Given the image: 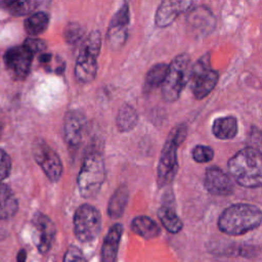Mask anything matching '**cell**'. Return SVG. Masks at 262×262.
I'll list each match as a JSON object with an SVG mask.
<instances>
[{
	"mask_svg": "<svg viewBox=\"0 0 262 262\" xmlns=\"http://www.w3.org/2000/svg\"><path fill=\"white\" fill-rule=\"evenodd\" d=\"M101 214L89 204L79 206L74 214V233L81 243H91L99 235L101 230Z\"/></svg>",
	"mask_w": 262,
	"mask_h": 262,
	"instance_id": "cell-8",
	"label": "cell"
},
{
	"mask_svg": "<svg viewBox=\"0 0 262 262\" xmlns=\"http://www.w3.org/2000/svg\"><path fill=\"white\" fill-rule=\"evenodd\" d=\"M129 201V189L126 185L119 186L112 194L107 205V215L112 219H118L123 214Z\"/></svg>",
	"mask_w": 262,
	"mask_h": 262,
	"instance_id": "cell-20",
	"label": "cell"
},
{
	"mask_svg": "<svg viewBox=\"0 0 262 262\" xmlns=\"http://www.w3.org/2000/svg\"><path fill=\"white\" fill-rule=\"evenodd\" d=\"M190 58L187 53L178 54L168 66L162 83V95L165 101L174 102L182 93L190 72Z\"/></svg>",
	"mask_w": 262,
	"mask_h": 262,
	"instance_id": "cell-6",
	"label": "cell"
},
{
	"mask_svg": "<svg viewBox=\"0 0 262 262\" xmlns=\"http://www.w3.org/2000/svg\"><path fill=\"white\" fill-rule=\"evenodd\" d=\"M63 262H87V260L78 247L71 246L64 253Z\"/></svg>",
	"mask_w": 262,
	"mask_h": 262,
	"instance_id": "cell-29",
	"label": "cell"
},
{
	"mask_svg": "<svg viewBox=\"0 0 262 262\" xmlns=\"http://www.w3.org/2000/svg\"><path fill=\"white\" fill-rule=\"evenodd\" d=\"M49 24V16L44 11L31 14L25 20V30L31 36H37L46 31Z\"/></svg>",
	"mask_w": 262,
	"mask_h": 262,
	"instance_id": "cell-23",
	"label": "cell"
},
{
	"mask_svg": "<svg viewBox=\"0 0 262 262\" xmlns=\"http://www.w3.org/2000/svg\"><path fill=\"white\" fill-rule=\"evenodd\" d=\"M85 33L84 27L79 23H70L67 25L63 31V38L64 41L70 45L77 44L82 38Z\"/></svg>",
	"mask_w": 262,
	"mask_h": 262,
	"instance_id": "cell-27",
	"label": "cell"
},
{
	"mask_svg": "<svg viewBox=\"0 0 262 262\" xmlns=\"http://www.w3.org/2000/svg\"><path fill=\"white\" fill-rule=\"evenodd\" d=\"M10 171L11 160L4 150L0 149V182L10 174Z\"/></svg>",
	"mask_w": 262,
	"mask_h": 262,
	"instance_id": "cell-30",
	"label": "cell"
},
{
	"mask_svg": "<svg viewBox=\"0 0 262 262\" xmlns=\"http://www.w3.org/2000/svg\"><path fill=\"white\" fill-rule=\"evenodd\" d=\"M18 208V203L11 189L0 182V220L12 217Z\"/></svg>",
	"mask_w": 262,
	"mask_h": 262,
	"instance_id": "cell-21",
	"label": "cell"
},
{
	"mask_svg": "<svg viewBox=\"0 0 262 262\" xmlns=\"http://www.w3.org/2000/svg\"><path fill=\"white\" fill-rule=\"evenodd\" d=\"M39 61L46 68L47 71L55 74H62L66 69V63L59 56H54L51 53H42Z\"/></svg>",
	"mask_w": 262,
	"mask_h": 262,
	"instance_id": "cell-26",
	"label": "cell"
},
{
	"mask_svg": "<svg viewBox=\"0 0 262 262\" xmlns=\"http://www.w3.org/2000/svg\"><path fill=\"white\" fill-rule=\"evenodd\" d=\"M17 262H26V252L25 251H20L18 254V258H17Z\"/></svg>",
	"mask_w": 262,
	"mask_h": 262,
	"instance_id": "cell-31",
	"label": "cell"
},
{
	"mask_svg": "<svg viewBox=\"0 0 262 262\" xmlns=\"http://www.w3.org/2000/svg\"><path fill=\"white\" fill-rule=\"evenodd\" d=\"M32 152L35 161L41 167L47 178L51 182H57L63 171L62 162L57 152L42 138L34 141Z\"/></svg>",
	"mask_w": 262,
	"mask_h": 262,
	"instance_id": "cell-9",
	"label": "cell"
},
{
	"mask_svg": "<svg viewBox=\"0 0 262 262\" xmlns=\"http://www.w3.org/2000/svg\"><path fill=\"white\" fill-rule=\"evenodd\" d=\"M129 23V5L128 3H124L112 17L107 29L106 39L112 49H119L125 44L128 37Z\"/></svg>",
	"mask_w": 262,
	"mask_h": 262,
	"instance_id": "cell-11",
	"label": "cell"
},
{
	"mask_svg": "<svg viewBox=\"0 0 262 262\" xmlns=\"http://www.w3.org/2000/svg\"><path fill=\"white\" fill-rule=\"evenodd\" d=\"M105 166L102 156L96 151H89L83 159L77 178L80 194L85 199H93L100 190L105 180Z\"/></svg>",
	"mask_w": 262,
	"mask_h": 262,
	"instance_id": "cell-4",
	"label": "cell"
},
{
	"mask_svg": "<svg viewBox=\"0 0 262 262\" xmlns=\"http://www.w3.org/2000/svg\"><path fill=\"white\" fill-rule=\"evenodd\" d=\"M168 64L161 62L152 66L148 72L146 73L145 79H144V90L149 92L152 91L155 88L162 85L163 80L165 78L166 72H167Z\"/></svg>",
	"mask_w": 262,
	"mask_h": 262,
	"instance_id": "cell-24",
	"label": "cell"
},
{
	"mask_svg": "<svg viewBox=\"0 0 262 262\" xmlns=\"http://www.w3.org/2000/svg\"><path fill=\"white\" fill-rule=\"evenodd\" d=\"M34 51L26 44L9 48L4 54V62L15 79H25L31 70Z\"/></svg>",
	"mask_w": 262,
	"mask_h": 262,
	"instance_id": "cell-10",
	"label": "cell"
},
{
	"mask_svg": "<svg viewBox=\"0 0 262 262\" xmlns=\"http://www.w3.org/2000/svg\"><path fill=\"white\" fill-rule=\"evenodd\" d=\"M262 219L261 210L251 204H233L219 216L218 227L228 235H242L257 228Z\"/></svg>",
	"mask_w": 262,
	"mask_h": 262,
	"instance_id": "cell-2",
	"label": "cell"
},
{
	"mask_svg": "<svg viewBox=\"0 0 262 262\" xmlns=\"http://www.w3.org/2000/svg\"><path fill=\"white\" fill-rule=\"evenodd\" d=\"M5 8L13 15H26L34 11L39 2L37 1H8L3 3Z\"/></svg>",
	"mask_w": 262,
	"mask_h": 262,
	"instance_id": "cell-25",
	"label": "cell"
},
{
	"mask_svg": "<svg viewBox=\"0 0 262 262\" xmlns=\"http://www.w3.org/2000/svg\"><path fill=\"white\" fill-rule=\"evenodd\" d=\"M87 128V120L80 110H71L64 116L63 135L69 147L78 148L83 141Z\"/></svg>",
	"mask_w": 262,
	"mask_h": 262,
	"instance_id": "cell-12",
	"label": "cell"
},
{
	"mask_svg": "<svg viewBox=\"0 0 262 262\" xmlns=\"http://www.w3.org/2000/svg\"><path fill=\"white\" fill-rule=\"evenodd\" d=\"M1 132H2V125L0 124V136H1Z\"/></svg>",
	"mask_w": 262,
	"mask_h": 262,
	"instance_id": "cell-32",
	"label": "cell"
},
{
	"mask_svg": "<svg viewBox=\"0 0 262 262\" xmlns=\"http://www.w3.org/2000/svg\"><path fill=\"white\" fill-rule=\"evenodd\" d=\"M238 131L237 120L233 116L220 117L214 120L212 132L214 136L221 140H229L236 136Z\"/></svg>",
	"mask_w": 262,
	"mask_h": 262,
	"instance_id": "cell-17",
	"label": "cell"
},
{
	"mask_svg": "<svg viewBox=\"0 0 262 262\" xmlns=\"http://www.w3.org/2000/svg\"><path fill=\"white\" fill-rule=\"evenodd\" d=\"M227 167L230 175L241 186L248 188L261 186L262 160L259 149L244 147L228 160Z\"/></svg>",
	"mask_w": 262,
	"mask_h": 262,
	"instance_id": "cell-1",
	"label": "cell"
},
{
	"mask_svg": "<svg viewBox=\"0 0 262 262\" xmlns=\"http://www.w3.org/2000/svg\"><path fill=\"white\" fill-rule=\"evenodd\" d=\"M122 234L123 225L121 223L112 225L102 243L101 262H116Z\"/></svg>",
	"mask_w": 262,
	"mask_h": 262,
	"instance_id": "cell-16",
	"label": "cell"
},
{
	"mask_svg": "<svg viewBox=\"0 0 262 262\" xmlns=\"http://www.w3.org/2000/svg\"><path fill=\"white\" fill-rule=\"evenodd\" d=\"M191 156L196 163H209L214 158V150L211 146L199 144L193 147Z\"/></svg>",
	"mask_w": 262,
	"mask_h": 262,
	"instance_id": "cell-28",
	"label": "cell"
},
{
	"mask_svg": "<svg viewBox=\"0 0 262 262\" xmlns=\"http://www.w3.org/2000/svg\"><path fill=\"white\" fill-rule=\"evenodd\" d=\"M133 232L145 239L156 238L161 233V228L157 222L147 216H137L130 224Z\"/></svg>",
	"mask_w": 262,
	"mask_h": 262,
	"instance_id": "cell-19",
	"label": "cell"
},
{
	"mask_svg": "<svg viewBox=\"0 0 262 262\" xmlns=\"http://www.w3.org/2000/svg\"><path fill=\"white\" fill-rule=\"evenodd\" d=\"M137 122H138V115L136 110L128 103L122 104L119 108L117 119H116L118 129L121 132H128L136 126Z\"/></svg>",
	"mask_w": 262,
	"mask_h": 262,
	"instance_id": "cell-22",
	"label": "cell"
},
{
	"mask_svg": "<svg viewBox=\"0 0 262 262\" xmlns=\"http://www.w3.org/2000/svg\"><path fill=\"white\" fill-rule=\"evenodd\" d=\"M189 79L192 94L196 99L205 98L215 88L219 74L211 67L210 52L205 53L192 66L189 72Z\"/></svg>",
	"mask_w": 262,
	"mask_h": 262,
	"instance_id": "cell-7",
	"label": "cell"
},
{
	"mask_svg": "<svg viewBox=\"0 0 262 262\" xmlns=\"http://www.w3.org/2000/svg\"><path fill=\"white\" fill-rule=\"evenodd\" d=\"M194 3L192 1H177V0H165L163 1L155 14V24L159 28H166L172 25L177 16L187 11Z\"/></svg>",
	"mask_w": 262,
	"mask_h": 262,
	"instance_id": "cell-15",
	"label": "cell"
},
{
	"mask_svg": "<svg viewBox=\"0 0 262 262\" xmlns=\"http://www.w3.org/2000/svg\"><path fill=\"white\" fill-rule=\"evenodd\" d=\"M187 135V126L178 124L168 134L163 145L157 168V183L159 187L169 185L178 171L177 150Z\"/></svg>",
	"mask_w": 262,
	"mask_h": 262,
	"instance_id": "cell-3",
	"label": "cell"
},
{
	"mask_svg": "<svg viewBox=\"0 0 262 262\" xmlns=\"http://www.w3.org/2000/svg\"><path fill=\"white\" fill-rule=\"evenodd\" d=\"M158 217L163 226L170 233H178L183 227V223L177 215L171 201L168 203L164 202L162 204V206L158 210Z\"/></svg>",
	"mask_w": 262,
	"mask_h": 262,
	"instance_id": "cell-18",
	"label": "cell"
},
{
	"mask_svg": "<svg viewBox=\"0 0 262 262\" xmlns=\"http://www.w3.org/2000/svg\"><path fill=\"white\" fill-rule=\"evenodd\" d=\"M34 229V242L40 253L44 254L51 248L56 228L53 221L43 213H36L32 219Z\"/></svg>",
	"mask_w": 262,
	"mask_h": 262,
	"instance_id": "cell-13",
	"label": "cell"
},
{
	"mask_svg": "<svg viewBox=\"0 0 262 262\" xmlns=\"http://www.w3.org/2000/svg\"><path fill=\"white\" fill-rule=\"evenodd\" d=\"M204 186L211 194L217 196L229 195L234 189L230 176L216 166L207 168L204 176Z\"/></svg>",
	"mask_w": 262,
	"mask_h": 262,
	"instance_id": "cell-14",
	"label": "cell"
},
{
	"mask_svg": "<svg viewBox=\"0 0 262 262\" xmlns=\"http://www.w3.org/2000/svg\"><path fill=\"white\" fill-rule=\"evenodd\" d=\"M101 48V35L99 31L91 32L83 41L79 51L74 74L78 82L91 83L97 74V57Z\"/></svg>",
	"mask_w": 262,
	"mask_h": 262,
	"instance_id": "cell-5",
	"label": "cell"
}]
</instances>
